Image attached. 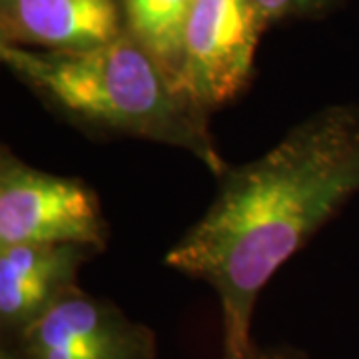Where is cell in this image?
Returning <instances> with one entry per match:
<instances>
[{"label":"cell","mask_w":359,"mask_h":359,"mask_svg":"<svg viewBox=\"0 0 359 359\" xmlns=\"http://www.w3.org/2000/svg\"><path fill=\"white\" fill-rule=\"evenodd\" d=\"M332 2L334 0H254L264 30L287 18L320 13L323 8H327Z\"/></svg>","instance_id":"9"},{"label":"cell","mask_w":359,"mask_h":359,"mask_svg":"<svg viewBox=\"0 0 359 359\" xmlns=\"http://www.w3.org/2000/svg\"><path fill=\"white\" fill-rule=\"evenodd\" d=\"M98 252L70 244L0 245V325L13 337L76 287L80 268Z\"/></svg>","instance_id":"7"},{"label":"cell","mask_w":359,"mask_h":359,"mask_svg":"<svg viewBox=\"0 0 359 359\" xmlns=\"http://www.w3.org/2000/svg\"><path fill=\"white\" fill-rule=\"evenodd\" d=\"M254 346V344H252ZM252 346L250 347H224L222 359H252Z\"/></svg>","instance_id":"12"},{"label":"cell","mask_w":359,"mask_h":359,"mask_svg":"<svg viewBox=\"0 0 359 359\" xmlns=\"http://www.w3.org/2000/svg\"><path fill=\"white\" fill-rule=\"evenodd\" d=\"M358 192L359 106L321 108L219 176L214 202L168 250L166 266L218 295L224 347H250L259 292Z\"/></svg>","instance_id":"1"},{"label":"cell","mask_w":359,"mask_h":359,"mask_svg":"<svg viewBox=\"0 0 359 359\" xmlns=\"http://www.w3.org/2000/svg\"><path fill=\"white\" fill-rule=\"evenodd\" d=\"M11 339L26 359H156L158 351L148 325L78 285Z\"/></svg>","instance_id":"5"},{"label":"cell","mask_w":359,"mask_h":359,"mask_svg":"<svg viewBox=\"0 0 359 359\" xmlns=\"http://www.w3.org/2000/svg\"><path fill=\"white\" fill-rule=\"evenodd\" d=\"M126 30L122 0H0V44L6 46L86 50Z\"/></svg>","instance_id":"6"},{"label":"cell","mask_w":359,"mask_h":359,"mask_svg":"<svg viewBox=\"0 0 359 359\" xmlns=\"http://www.w3.org/2000/svg\"><path fill=\"white\" fill-rule=\"evenodd\" d=\"M110 240L96 192L82 180L30 166L0 152V245L70 244L102 254Z\"/></svg>","instance_id":"3"},{"label":"cell","mask_w":359,"mask_h":359,"mask_svg":"<svg viewBox=\"0 0 359 359\" xmlns=\"http://www.w3.org/2000/svg\"><path fill=\"white\" fill-rule=\"evenodd\" d=\"M252 359H309L304 351L294 349V347L276 346V347H262L252 346Z\"/></svg>","instance_id":"10"},{"label":"cell","mask_w":359,"mask_h":359,"mask_svg":"<svg viewBox=\"0 0 359 359\" xmlns=\"http://www.w3.org/2000/svg\"><path fill=\"white\" fill-rule=\"evenodd\" d=\"M192 0H122L126 28L182 88V36ZM184 90V88H182Z\"/></svg>","instance_id":"8"},{"label":"cell","mask_w":359,"mask_h":359,"mask_svg":"<svg viewBox=\"0 0 359 359\" xmlns=\"http://www.w3.org/2000/svg\"><path fill=\"white\" fill-rule=\"evenodd\" d=\"M0 359H26V355L20 351V347L16 346V341L8 337V341L2 344L0 349Z\"/></svg>","instance_id":"11"},{"label":"cell","mask_w":359,"mask_h":359,"mask_svg":"<svg viewBox=\"0 0 359 359\" xmlns=\"http://www.w3.org/2000/svg\"><path fill=\"white\" fill-rule=\"evenodd\" d=\"M262 32L254 0L190 2L182 36V88L208 114L250 84Z\"/></svg>","instance_id":"4"},{"label":"cell","mask_w":359,"mask_h":359,"mask_svg":"<svg viewBox=\"0 0 359 359\" xmlns=\"http://www.w3.org/2000/svg\"><path fill=\"white\" fill-rule=\"evenodd\" d=\"M0 58L18 82L74 128L174 146L218 178L228 170L210 132V114L172 82L128 30L86 50L0 44Z\"/></svg>","instance_id":"2"}]
</instances>
